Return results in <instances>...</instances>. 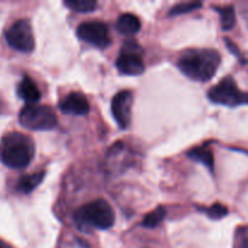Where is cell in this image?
Listing matches in <instances>:
<instances>
[{"label":"cell","instance_id":"18","mask_svg":"<svg viewBox=\"0 0 248 248\" xmlns=\"http://www.w3.org/2000/svg\"><path fill=\"white\" fill-rule=\"evenodd\" d=\"M64 5L75 12H92L98 6L93 0H65Z\"/></svg>","mask_w":248,"mask_h":248},{"label":"cell","instance_id":"3","mask_svg":"<svg viewBox=\"0 0 248 248\" xmlns=\"http://www.w3.org/2000/svg\"><path fill=\"white\" fill-rule=\"evenodd\" d=\"M75 220L82 229L96 228L99 230H107L114 225L115 215L111 206L106 200L98 199L81 206L75 212Z\"/></svg>","mask_w":248,"mask_h":248},{"label":"cell","instance_id":"16","mask_svg":"<svg viewBox=\"0 0 248 248\" xmlns=\"http://www.w3.org/2000/svg\"><path fill=\"white\" fill-rule=\"evenodd\" d=\"M213 9L219 14L220 26H222L223 31H230L236 23L234 6L232 5H225V6H215Z\"/></svg>","mask_w":248,"mask_h":248},{"label":"cell","instance_id":"2","mask_svg":"<svg viewBox=\"0 0 248 248\" xmlns=\"http://www.w3.org/2000/svg\"><path fill=\"white\" fill-rule=\"evenodd\" d=\"M35 144L29 136L21 132H9L0 144V160L10 169H26L34 159Z\"/></svg>","mask_w":248,"mask_h":248},{"label":"cell","instance_id":"21","mask_svg":"<svg viewBox=\"0 0 248 248\" xmlns=\"http://www.w3.org/2000/svg\"><path fill=\"white\" fill-rule=\"evenodd\" d=\"M0 248H14V247H12L11 245L6 244V242H5V241H2V240L0 239Z\"/></svg>","mask_w":248,"mask_h":248},{"label":"cell","instance_id":"1","mask_svg":"<svg viewBox=\"0 0 248 248\" xmlns=\"http://www.w3.org/2000/svg\"><path fill=\"white\" fill-rule=\"evenodd\" d=\"M222 58L218 51L212 48H190L182 53L177 67L189 79L206 82L217 73Z\"/></svg>","mask_w":248,"mask_h":248},{"label":"cell","instance_id":"12","mask_svg":"<svg viewBox=\"0 0 248 248\" xmlns=\"http://www.w3.org/2000/svg\"><path fill=\"white\" fill-rule=\"evenodd\" d=\"M17 94L19 98L26 102L27 106H33L41 98L40 90L29 77H23V79L21 80L17 87Z\"/></svg>","mask_w":248,"mask_h":248},{"label":"cell","instance_id":"8","mask_svg":"<svg viewBox=\"0 0 248 248\" xmlns=\"http://www.w3.org/2000/svg\"><path fill=\"white\" fill-rule=\"evenodd\" d=\"M135 164V153L124 143H115L108 150L104 160V167L107 172L114 174H120L126 170L131 169Z\"/></svg>","mask_w":248,"mask_h":248},{"label":"cell","instance_id":"4","mask_svg":"<svg viewBox=\"0 0 248 248\" xmlns=\"http://www.w3.org/2000/svg\"><path fill=\"white\" fill-rule=\"evenodd\" d=\"M19 123L33 131H50L57 127L58 119L48 106H26L19 113Z\"/></svg>","mask_w":248,"mask_h":248},{"label":"cell","instance_id":"19","mask_svg":"<svg viewBox=\"0 0 248 248\" xmlns=\"http://www.w3.org/2000/svg\"><path fill=\"white\" fill-rule=\"evenodd\" d=\"M200 210L203 211V212L207 215L208 218L215 220L222 219V218L227 217V216L229 215V210H228L227 206H224L220 202H216L213 203L212 206H210V207L200 208Z\"/></svg>","mask_w":248,"mask_h":248},{"label":"cell","instance_id":"20","mask_svg":"<svg viewBox=\"0 0 248 248\" xmlns=\"http://www.w3.org/2000/svg\"><path fill=\"white\" fill-rule=\"evenodd\" d=\"M202 6V2L200 1H191V2H181L177 4L170 10V16H179V15L188 14V12L195 11V10L200 9Z\"/></svg>","mask_w":248,"mask_h":248},{"label":"cell","instance_id":"11","mask_svg":"<svg viewBox=\"0 0 248 248\" xmlns=\"http://www.w3.org/2000/svg\"><path fill=\"white\" fill-rule=\"evenodd\" d=\"M61 111L68 115L84 116L90 111V103L86 97L80 92H72L61 99L60 104Z\"/></svg>","mask_w":248,"mask_h":248},{"label":"cell","instance_id":"7","mask_svg":"<svg viewBox=\"0 0 248 248\" xmlns=\"http://www.w3.org/2000/svg\"><path fill=\"white\" fill-rule=\"evenodd\" d=\"M116 68L124 75L136 77L144 73V63L142 60V48L135 41H127L121 48L116 60Z\"/></svg>","mask_w":248,"mask_h":248},{"label":"cell","instance_id":"22","mask_svg":"<svg viewBox=\"0 0 248 248\" xmlns=\"http://www.w3.org/2000/svg\"><path fill=\"white\" fill-rule=\"evenodd\" d=\"M241 248H248V239H247V240H245V241L242 242Z\"/></svg>","mask_w":248,"mask_h":248},{"label":"cell","instance_id":"6","mask_svg":"<svg viewBox=\"0 0 248 248\" xmlns=\"http://www.w3.org/2000/svg\"><path fill=\"white\" fill-rule=\"evenodd\" d=\"M5 39L10 47L19 52H31L35 47L33 29L27 19H18L5 31Z\"/></svg>","mask_w":248,"mask_h":248},{"label":"cell","instance_id":"5","mask_svg":"<svg viewBox=\"0 0 248 248\" xmlns=\"http://www.w3.org/2000/svg\"><path fill=\"white\" fill-rule=\"evenodd\" d=\"M207 97L212 103L232 108L248 104V92L241 91L232 77H225L220 80L208 91Z\"/></svg>","mask_w":248,"mask_h":248},{"label":"cell","instance_id":"17","mask_svg":"<svg viewBox=\"0 0 248 248\" xmlns=\"http://www.w3.org/2000/svg\"><path fill=\"white\" fill-rule=\"evenodd\" d=\"M166 217V210L162 206L155 208L154 211H152L150 213H148L142 220V225L148 229H154V228L159 227L162 223V220Z\"/></svg>","mask_w":248,"mask_h":248},{"label":"cell","instance_id":"10","mask_svg":"<svg viewBox=\"0 0 248 248\" xmlns=\"http://www.w3.org/2000/svg\"><path fill=\"white\" fill-rule=\"evenodd\" d=\"M133 94L130 90L118 92L111 99V114L120 128L126 130L131 124V107H132Z\"/></svg>","mask_w":248,"mask_h":248},{"label":"cell","instance_id":"13","mask_svg":"<svg viewBox=\"0 0 248 248\" xmlns=\"http://www.w3.org/2000/svg\"><path fill=\"white\" fill-rule=\"evenodd\" d=\"M189 159L194 160L196 162H200L203 166L207 167L210 170L211 173L215 172V156H213V152L208 145H200V147H195L188 152Z\"/></svg>","mask_w":248,"mask_h":248},{"label":"cell","instance_id":"14","mask_svg":"<svg viewBox=\"0 0 248 248\" xmlns=\"http://www.w3.org/2000/svg\"><path fill=\"white\" fill-rule=\"evenodd\" d=\"M116 29L123 35H135L140 29V21L132 14H124L116 22Z\"/></svg>","mask_w":248,"mask_h":248},{"label":"cell","instance_id":"9","mask_svg":"<svg viewBox=\"0 0 248 248\" xmlns=\"http://www.w3.org/2000/svg\"><path fill=\"white\" fill-rule=\"evenodd\" d=\"M77 34L81 40L99 48H106L111 44L108 26L101 21L84 22L78 27Z\"/></svg>","mask_w":248,"mask_h":248},{"label":"cell","instance_id":"15","mask_svg":"<svg viewBox=\"0 0 248 248\" xmlns=\"http://www.w3.org/2000/svg\"><path fill=\"white\" fill-rule=\"evenodd\" d=\"M45 172H36V173L26 174L22 176L17 182V190L22 194H29L40 186L41 182L45 178Z\"/></svg>","mask_w":248,"mask_h":248}]
</instances>
